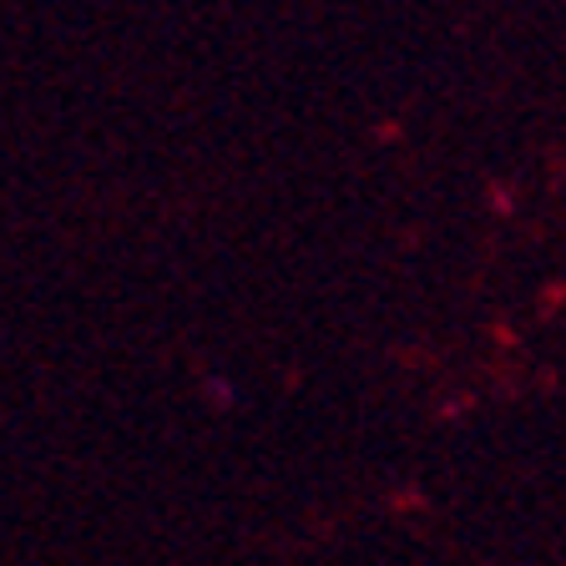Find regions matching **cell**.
Returning <instances> with one entry per match:
<instances>
[]
</instances>
